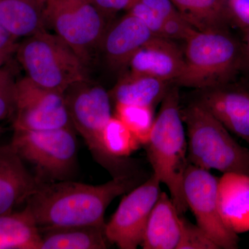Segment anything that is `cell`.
Segmentation results:
<instances>
[{
	"mask_svg": "<svg viewBox=\"0 0 249 249\" xmlns=\"http://www.w3.org/2000/svg\"><path fill=\"white\" fill-rule=\"evenodd\" d=\"M135 178L116 177L101 185L64 181L42 183L27 199L39 229L83 227L106 229L105 214L117 196L133 189Z\"/></svg>",
	"mask_w": 249,
	"mask_h": 249,
	"instance_id": "1",
	"label": "cell"
},
{
	"mask_svg": "<svg viewBox=\"0 0 249 249\" xmlns=\"http://www.w3.org/2000/svg\"><path fill=\"white\" fill-rule=\"evenodd\" d=\"M183 123L178 89L174 87L162 100L150 138L144 145L153 175L168 187L170 197L181 214L188 209L183 193V179L189 165Z\"/></svg>",
	"mask_w": 249,
	"mask_h": 249,
	"instance_id": "2",
	"label": "cell"
},
{
	"mask_svg": "<svg viewBox=\"0 0 249 249\" xmlns=\"http://www.w3.org/2000/svg\"><path fill=\"white\" fill-rule=\"evenodd\" d=\"M184 68L175 82L209 89L231 84L243 68L242 44L229 30L196 31L186 40Z\"/></svg>",
	"mask_w": 249,
	"mask_h": 249,
	"instance_id": "3",
	"label": "cell"
},
{
	"mask_svg": "<svg viewBox=\"0 0 249 249\" xmlns=\"http://www.w3.org/2000/svg\"><path fill=\"white\" fill-rule=\"evenodd\" d=\"M188 132L189 163L205 170L249 176V150L242 146L230 132L200 103L181 110Z\"/></svg>",
	"mask_w": 249,
	"mask_h": 249,
	"instance_id": "4",
	"label": "cell"
},
{
	"mask_svg": "<svg viewBox=\"0 0 249 249\" xmlns=\"http://www.w3.org/2000/svg\"><path fill=\"white\" fill-rule=\"evenodd\" d=\"M16 57L35 84L63 93L71 85L89 79V67L66 42L46 30L26 37Z\"/></svg>",
	"mask_w": 249,
	"mask_h": 249,
	"instance_id": "5",
	"label": "cell"
},
{
	"mask_svg": "<svg viewBox=\"0 0 249 249\" xmlns=\"http://www.w3.org/2000/svg\"><path fill=\"white\" fill-rule=\"evenodd\" d=\"M64 97L72 126L85 139L95 159L115 173L114 178L125 175L124 160L111 157L103 145V131L111 118L110 94L88 80L71 85Z\"/></svg>",
	"mask_w": 249,
	"mask_h": 249,
	"instance_id": "6",
	"label": "cell"
},
{
	"mask_svg": "<svg viewBox=\"0 0 249 249\" xmlns=\"http://www.w3.org/2000/svg\"><path fill=\"white\" fill-rule=\"evenodd\" d=\"M11 145L24 161L49 182L66 180L74 169L77 142L71 127L51 130L14 129Z\"/></svg>",
	"mask_w": 249,
	"mask_h": 249,
	"instance_id": "7",
	"label": "cell"
},
{
	"mask_svg": "<svg viewBox=\"0 0 249 249\" xmlns=\"http://www.w3.org/2000/svg\"><path fill=\"white\" fill-rule=\"evenodd\" d=\"M46 26L66 42L89 67L106 33L105 17L89 0H47Z\"/></svg>",
	"mask_w": 249,
	"mask_h": 249,
	"instance_id": "8",
	"label": "cell"
},
{
	"mask_svg": "<svg viewBox=\"0 0 249 249\" xmlns=\"http://www.w3.org/2000/svg\"><path fill=\"white\" fill-rule=\"evenodd\" d=\"M218 181L209 170L189 163L183 179L185 199L196 224L219 249H237L238 235L226 227L219 214Z\"/></svg>",
	"mask_w": 249,
	"mask_h": 249,
	"instance_id": "9",
	"label": "cell"
},
{
	"mask_svg": "<svg viewBox=\"0 0 249 249\" xmlns=\"http://www.w3.org/2000/svg\"><path fill=\"white\" fill-rule=\"evenodd\" d=\"M160 183L152 175L123 198L106 225L108 242L121 249H135L142 245L149 216L160 193Z\"/></svg>",
	"mask_w": 249,
	"mask_h": 249,
	"instance_id": "10",
	"label": "cell"
},
{
	"mask_svg": "<svg viewBox=\"0 0 249 249\" xmlns=\"http://www.w3.org/2000/svg\"><path fill=\"white\" fill-rule=\"evenodd\" d=\"M71 125L63 93L42 88L27 77L18 80L14 129L51 130Z\"/></svg>",
	"mask_w": 249,
	"mask_h": 249,
	"instance_id": "11",
	"label": "cell"
},
{
	"mask_svg": "<svg viewBox=\"0 0 249 249\" xmlns=\"http://www.w3.org/2000/svg\"><path fill=\"white\" fill-rule=\"evenodd\" d=\"M198 102L249 145V90L231 84L203 90Z\"/></svg>",
	"mask_w": 249,
	"mask_h": 249,
	"instance_id": "12",
	"label": "cell"
},
{
	"mask_svg": "<svg viewBox=\"0 0 249 249\" xmlns=\"http://www.w3.org/2000/svg\"><path fill=\"white\" fill-rule=\"evenodd\" d=\"M130 72L175 82L184 68L183 52L169 39L154 36L129 60Z\"/></svg>",
	"mask_w": 249,
	"mask_h": 249,
	"instance_id": "13",
	"label": "cell"
},
{
	"mask_svg": "<svg viewBox=\"0 0 249 249\" xmlns=\"http://www.w3.org/2000/svg\"><path fill=\"white\" fill-rule=\"evenodd\" d=\"M42 183L31 175L11 144L0 146V215L27 201Z\"/></svg>",
	"mask_w": 249,
	"mask_h": 249,
	"instance_id": "14",
	"label": "cell"
},
{
	"mask_svg": "<svg viewBox=\"0 0 249 249\" xmlns=\"http://www.w3.org/2000/svg\"><path fill=\"white\" fill-rule=\"evenodd\" d=\"M154 36L139 18L127 13L106 31L99 48L109 66L123 69Z\"/></svg>",
	"mask_w": 249,
	"mask_h": 249,
	"instance_id": "15",
	"label": "cell"
},
{
	"mask_svg": "<svg viewBox=\"0 0 249 249\" xmlns=\"http://www.w3.org/2000/svg\"><path fill=\"white\" fill-rule=\"evenodd\" d=\"M218 206L226 227L235 234L249 231V176L223 173L218 181Z\"/></svg>",
	"mask_w": 249,
	"mask_h": 249,
	"instance_id": "16",
	"label": "cell"
},
{
	"mask_svg": "<svg viewBox=\"0 0 249 249\" xmlns=\"http://www.w3.org/2000/svg\"><path fill=\"white\" fill-rule=\"evenodd\" d=\"M183 217L171 197L160 192L152 209L142 242L144 249H178L183 231Z\"/></svg>",
	"mask_w": 249,
	"mask_h": 249,
	"instance_id": "17",
	"label": "cell"
},
{
	"mask_svg": "<svg viewBox=\"0 0 249 249\" xmlns=\"http://www.w3.org/2000/svg\"><path fill=\"white\" fill-rule=\"evenodd\" d=\"M44 9L35 0H0V25L18 39L45 30Z\"/></svg>",
	"mask_w": 249,
	"mask_h": 249,
	"instance_id": "18",
	"label": "cell"
},
{
	"mask_svg": "<svg viewBox=\"0 0 249 249\" xmlns=\"http://www.w3.org/2000/svg\"><path fill=\"white\" fill-rule=\"evenodd\" d=\"M169 84L155 77L130 72L118 82L110 95L116 103L153 107L165 97Z\"/></svg>",
	"mask_w": 249,
	"mask_h": 249,
	"instance_id": "19",
	"label": "cell"
},
{
	"mask_svg": "<svg viewBox=\"0 0 249 249\" xmlns=\"http://www.w3.org/2000/svg\"><path fill=\"white\" fill-rule=\"evenodd\" d=\"M181 17L200 31L232 27L227 0H171Z\"/></svg>",
	"mask_w": 249,
	"mask_h": 249,
	"instance_id": "20",
	"label": "cell"
},
{
	"mask_svg": "<svg viewBox=\"0 0 249 249\" xmlns=\"http://www.w3.org/2000/svg\"><path fill=\"white\" fill-rule=\"evenodd\" d=\"M40 249H104L105 228L83 226L40 229Z\"/></svg>",
	"mask_w": 249,
	"mask_h": 249,
	"instance_id": "21",
	"label": "cell"
},
{
	"mask_svg": "<svg viewBox=\"0 0 249 249\" xmlns=\"http://www.w3.org/2000/svg\"><path fill=\"white\" fill-rule=\"evenodd\" d=\"M40 229L29 210L0 215V249H40Z\"/></svg>",
	"mask_w": 249,
	"mask_h": 249,
	"instance_id": "22",
	"label": "cell"
},
{
	"mask_svg": "<svg viewBox=\"0 0 249 249\" xmlns=\"http://www.w3.org/2000/svg\"><path fill=\"white\" fill-rule=\"evenodd\" d=\"M103 145L108 155L117 160H124L142 145L137 137L116 116H111L105 127Z\"/></svg>",
	"mask_w": 249,
	"mask_h": 249,
	"instance_id": "23",
	"label": "cell"
},
{
	"mask_svg": "<svg viewBox=\"0 0 249 249\" xmlns=\"http://www.w3.org/2000/svg\"><path fill=\"white\" fill-rule=\"evenodd\" d=\"M115 116L132 132L142 145L150 138L154 122L153 107L116 103Z\"/></svg>",
	"mask_w": 249,
	"mask_h": 249,
	"instance_id": "24",
	"label": "cell"
},
{
	"mask_svg": "<svg viewBox=\"0 0 249 249\" xmlns=\"http://www.w3.org/2000/svg\"><path fill=\"white\" fill-rule=\"evenodd\" d=\"M7 63L0 68V121L15 115L16 109L18 80Z\"/></svg>",
	"mask_w": 249,
	"mask_h": 249,
	"instance_id": "25",
	"label": "cell"
},
{
	"mask_svg": "<svg viewBox=\"0 0 249 249\" xmlns=\"http://www.w3.org/2000/svg\"><path fill=\"white\" fill-rule=\"evenodd\" d=\"M178 249H220L197 224L183 219V231Z\"/></svg>",
	"mask_w": 249,
	"mask_h": 249,
	"instance_id": "26",
	"label": "cell"
},
{
	"mask_svg": "<svg viewBox=\"0 0 249 249\" xmlns=\"http://www.w3.org/2000/svg\"><path fill=\"white\" fill-rule=\"evenodd\" d=\"M127 11L129 14L139 18L154 36L162 37L164 21L148 6L139 0H135Z\"/></svg>",
	"mask_w": 249,
	"mask_h": 249,
	"instance_id": "27",
	"label": "cell"
},
{
	"mask_svg": "<svg viewBox=\"0 0 249 249\" xmlns=\"http://www.w3.org/2000/svg\"><path fill=\"white\" fill-rule=\"evenodd\" d=\"M232 25L244 29L249 27V0H227Z\"/></svg>",
	"mask_w": 249,
	"mask_h": 249,
	"instance_id": "28",
	"label": "cell"
},
{
	"mask_svg": "<svg viewBox=\"0 0 249 249\" xmlns=\"http://www.w3.org/2000/svg\"><path fill=\"white\" fill-rule=\"evenodd\" d=\"M18 39L0 25V68L9 62L13 54L16 53Z\"/></svg>",
	"mask_w": 249,
	"mask_h": 249,
	"instance_id": "29",
	"label": "cell"
},
{
	"mask_svg": "<svg viewBox=\"0 0 249 249\" xmlns=\"http://www.w3.org/2000/svg\"><path fill=\"white\" fill-rule=\"evenodd\" d=\"M135 0H89L104 17L129 9Z\"/></svg>",
	"mask_w": 249,
	"mask_h": 249,
	"instance_id": "30",
	"label": "cell"
},
{
	"mask_svg": "<svg viewBox=\"0 0 249 249\" xmlns=\"http://www.w3.org/2000/svg\"><path fill=\"white\" fill-rule=\"evenodd\" d=\"M155 11L163 20L181 16L171 0H139Z\"/></svg>",
	"mask_w": 249,
	"mask_h": 249,
	"instance_id": "31",
	"label": "cell"
},
{
	"mask_svg": "<svg viewBox=\"0 0 249 249\" xmlns=\"http://www.w3.org/2000/svg\"><path fill=\"white\" fill-rule=\"evenodd\" d=\"M243 31V40L242 44V54H243V68L249 70V27L242 29Z\"/></svg>",
	"mask_w": 249,
	"mask_h": 249,
	"instance_id": "32",
	"label": "cell"
},
{
	"mask_svg": "<svg viewBox=\"0 0 249 249\" xmlns=\"http://www.w3.org/2000/svg\"><path fill=\"white\" fill-rule=\"evenodd\" d=\"M35 1H36V2L37 3V4L40 5V6H42V7L44 9L47 0H35Z\"/></svg>",
	"mask_w": 249,
	"mask_h": 249,
	"instance_id": "33",
	"label": "cell"
},
{
	"mask_svg": "<svg viewBox=\"0 0 249 249\" xmlns=\"http://www.w3.org/2000/svg\"><path fill=\"white\" fill-rule=\"evenodd\" d=\"M1 127H0V133H1Z\"/></svg>",
	"mask_w": 249,
	"mask_h": 249,
	"instance_id": "34",
	"label": "cell"
}]
</instances>
